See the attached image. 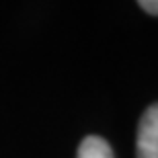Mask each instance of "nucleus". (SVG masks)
<instances>
[{
  "label": "nucleus",
  "instance_id": "1",
  "mask_svg": "<svg viewBox=\"0 0 158 158\" xmlns=\"http://www.w3.org/2000/svg\"><path fill=\"white\" fill-rule=\"evenodd\" d=\"M138 158H158V103L148 107L138 125Z\"/></svg>",
  "mask_w": 158,
  "mask_h": 158
},
{
  "label": "nucleus",
  "instance_id": "3",
  "mask_svg": "<svg viewBox=\"0 0 158 158\" xmlns=\"http://www.w3.org/2000/svg\"><path fill=\"white\" fill-rule=\"evenodd\" d=\"M140 8H144L150 15H158V0H142Z\"/></svg>",
  "mask_w": 158,
  "mask_h": 158
},
{
  "label": "nucleus",
  "instance_id": "2",
  "mask_svg": "<svg viewBox=\"0 0 158 158\" xmlns=\"http://www.w3.org/2000/svg\"><path fill=\"white\" fill-rule=\"evenodd\" d=\"M78 158H113V150L103 138H99V135H86L80 142Z\"/></svg>",
  "mask_w": 158,
  "mask_h": 158
}]
</instances>
